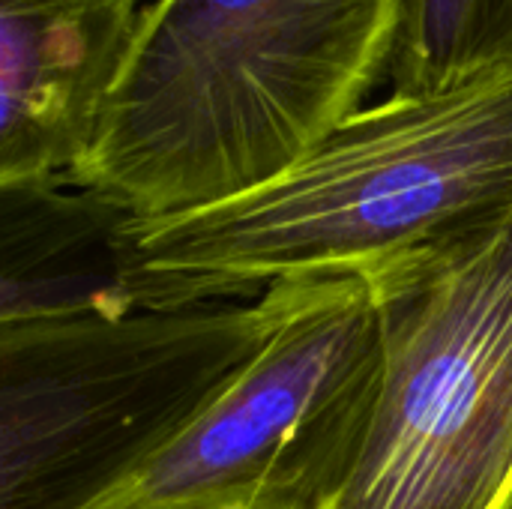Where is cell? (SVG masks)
Returning a JSON list of instances; mask_svg holds the SVG:
<instances>
[{
    "label": "cell",
    "instance_id": "obj_1",
    "mask_svg": "<svg viewBox=\"0 0 512 509\" xmlns=\"http://www.w3.org/2000/svg\"><path fill=\"white\" fill-rule=\"evenodd\" d=\"M512 204V60L429 93H387L303 159L228 201L126 228L135 309L369 276Z\"/></svg>",
    "mask_w": 512,
    "mask_h": 509
},
{
    "label": "cell",
    "instance_id": "obj_2",
    "mask_svg": "<svg viewBox=\"0 0 512 509\" xmlns=\"http://www.w3.org/2000/svg\"><path fill=\"white\" fill-rule=\"evenodd\" d=\"M399 0H150L69 186L132 219L249 192L390 75Z\"/></svg>",
    "mask_w": 512,
    "mask_h": 509
},
{
    "label": "cell",
    "instance_id": "obj_3",
    "mask_svg": "<svg viewBox=\"0 0 512 509\" xmlns=\"http://www.w3.org/2000/svg\"><path fill=\"white\" fill-rule=\"evenodd\" d=\"M297 291L0 321V509L108 498L243 372Z\"/></svg>",
    "mask_w": 512,
    "mask_h": 509
},
{
    "label": "cell",
    "instance_id": "obj_4",
    "mask_svg": "<svg viewBox=\"0 0 512 509\" xmlns=\"http://www.w3.org/2000/svg\"><path fill=\"white\" fill-rule=\"evenodd\" d=\"M366 279L381 378L324 509H512V204Z\"/></svg>",
    "mask_w": 512,
    "mask_h": 509
},
{
    "label": "cell",
    "instance_id": "obj_5",
    "mask_svg": "<svg viewBox=\"0 0 512 509\" xmlns=\"http://www.w3.org/2000/svg\"><path fill=\"white\" fill-rule=\"evenodd\" d=\"M366 276L306 279L264 348L156 459L87 509H324L360 453L381 378Z\"/></svg>",
    "mask_w": 512,
    "mask_h": 509
},
{
    "label": "cell",
    "instance_id": "obj_6",
    "mask_svg": "<svg viewBox=\"0 0 512 509\" xmlns=\"http://www.w3.org/2000/svg\"><path fill=\"white\" fill-rule=\"evenodd\" d=\"M141 12L138 0H0V186L69 180Z\"/></svg>",
    "mask_w": 512,
    "mask_h": 509
},
{
    "label": "cell",
    "instance_id": "obj_7",
    "mask_svg": "<svg viewBox=\"0 0 512 509\" xmlns=\"http://www.w3.org/2000/svg\"><path fill=\"white\" fill-rule=\"evenodd\" d=\"M117 204L69 186H0V321L132 312Z\"/></svg>",
    "mask_w": 512,
    "mask_h": 509
},
{
    "label": "cell",
    "instance_id": "obj_8",
    "mask_svg": "<svg viewBox=\"0 0 512 509\" xmlns=\"http://www.w3.org/2000/svg\"><path fill=\"white\" fill-rule=\"evenodd\" d=\"M512 60V0H402L390 93H429Z\"/></svg>",
    "mask_w": 512,
    "mask_h": 509
},
{
    "label": "cell",
    "instance_id": "obj_9",
    "mask_svg": "<svg viewBox=\"0 0 512 509\" xmlns=\"http://www.w3.org/2000/svg\"><path fill=\"white\" fill-rule=\"evenodd\" d=\"M132 509H267L255 504H219V501H198V504H159V507H132Z\"/></svg>",
    "mask_w": 512,
    "mask_h": 509
},
{
    "label": "cell",
    "instance_id": "obj_10",
    "mask_svg": "<svg viewBox=\"0 0 512 509\" xmlns=\"http://www.w3.org/2000/svg\"><path fill=\"white\" fill-rule=\"evenodd\" d=\"M138 3H144V6H147V3H150V0H138Z\"/></svg>",
    "mask_w": 512,
    "mask_h": 509
},
{
    "label": "cell",
    "instance_id": "obj_11",
    "mask_svg": "<svg viewBox=\"0 0 512 509\" xmlns=\"http://www.w3.org/2000/svg\"><path fill=\"white\" fill-rule=\"evenodd\" d=\"M399 3H402V0H399Z\"/></svg>",
    "mask_w": 512,
    "mask_h": 509
}]
</instances>
